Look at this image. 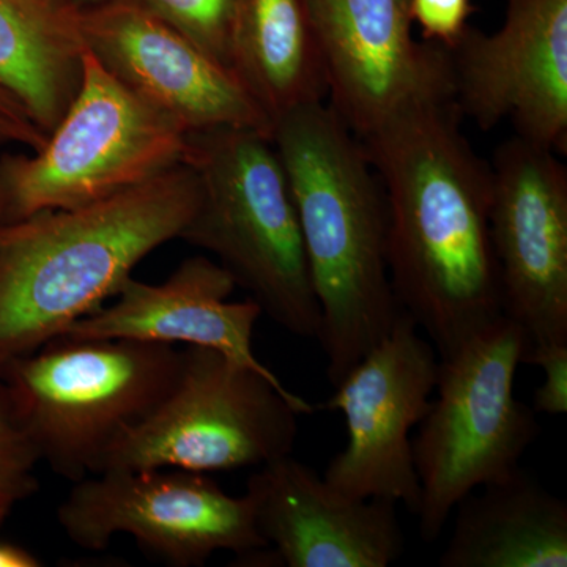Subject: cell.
Listing matches in <instances>:
<instances>
[{
  "label": "cell",
  "instance_id": "6da1fadb",
  "mask_svg": "<svg viewBox=\"0 0 567 567\" xmlns=\"http://www.w3.org/2000/svg\"><path fill=\"white\" fill-rule=\"evenodd\" d=\"M453 93L406 104L361 137L385 194L399 309L439 357L503 317L491 237V164L461 128Z\"/></svg>",
  "mask_w": 567,
  "mask_h": 567
},
{
  "label": "cell",
  "instance_id": "7a4b0ae2",
  "mask_svg": "<svg viewBox=\"0 0 567 567\" xmlns=\"http://www.w3.org/2000/svg\"><path fill=\"white\" fill-rule=\"evenodd\" d=\"M320 322L317 341L338 385L398 319L386 259L385 194L363 144L327 103L275 122Z\"/></svg>",
  "mask_w": 567,
  "mask_h": 567
},
{
  "label": "cell",
  "instance_id": "3957f363",
  "mask_svg": "<svg viewBox=\"0 0 567 567\" xmlns=\"http://www.w3.org/2000/svg\"><path fill=\"white\" fill-rule=\"evenodd\" d=\"M197 203V175L181 164L102 203L0 226V374L103 308L181 238Z\"/></svg>",
  "mask_w": 567,
  "mask_h": 567
},
{
  "label": "cell",
  "instance_id": "277c9868",
  "mask_svg": "<svg viewBox=\"0 0 567 567\" xmlns=\"http://www.w3.org/2000/svg\"><path fill=\"white\" fill-rule=\"evenodd\" d=\"M185 164L199 203L181 240L215 254L275 323L317 339L319 303L292 189L268 134L251 128L189 133Z\"/></svg>",
  "mask_w": 567,
  "mask_h": 567
},
{
  "label": "cell",
  "instance_id": "5b68a950",
  "mask_svg": "<svg viewBox=\"0 0 567 567\" xmlns=\"http://www.w3.org/2000/svg\"><path fill=\"white\" fill-rule=\"evenodd\" d=\"M527 350L522 328L503 316L439 357L436 395L412 440L424 543L442 536L466 495L517 472L539 436L537 413L516 398Z\"/></svg>",
  "mask_w": 567,
  "mask_h": 567
},
{
  "label": "cell",
  "instance_id": "8992f818",
  "mask_svg": "<svg viewBox=\"0 0 567 567\" xmlns=\"http://www.w3.org/2000/svg\"><path fill=\"white\" fill-rule=\"evenodd\" d=\"M182 363L173 344L59 336L0 379L40 461L78 483L122 432L162 404Z\"/></svg>",
  "mask_w": 567,
  "mask_h": 567
},
{
  "label": "cell",
  "instance_id": "52a82bcc",
  "mask_svg": "<svg viewBox=\"0 0 567 567\" xmlns=\"http://www.w3.org/2000/svg\"><path fill=\"white\" fill-rule=\"evenodd\" d=\"M188 136L85 51L80 92L43 147L0 156V226L144 185L185 164Z\"/></svg>",
  "mask_w": 567,
  "mask_h": 567
},
{
  "label": "cell",
  "instance_id": "ba28073f",
  "mask_svg": "<svg viewBox=\"0 0 567 567\" xmlns=\"http://www.w3.org/2000/svg\"><path fill=\"white\" fill-rule=\"evenodd\" d=\"M312 412L315 406L278 377L218 350L186 346L173 391L106 447L92 475L110 470L212 473L260 466L293 453L298 416Z\"/></svg>",
  "mask_w": 567,
  "mask_h": 567
},
{
  "label": "cell",
  "instance_id": "9c48e42d",
  "mask_svg": "<svg viewBox=\"0 0 567 567\" xmlns=\"http://www.w3.org/2000/svg\"><path fill=\"white\" fill-rule=\"evenodd\" d=\"M73 484L58 522L71 543L87 550H104L125 533L167 565L197 567L216 551L244 558L268 547L248 495L226 494L205 473L110 470Z\"/></svg>",
  "mask_w": 567,
  "mask_h": 567
},
{
  "label": "cell",
  "instance_id": "30bf717a",
  "mask_svg": "<svg viewBox=\"0 0 567 567\" xmlns=\"http://www.w3.org/2000/svg\"><path fill=\"white\" fill-rule=\"evenodd\" d=\"M439 377L435 347L412 317L399 312L390 333L334 385L322 409L344 416L347 442L324 483L354 499L420 507L412 431L421 423Z\"/></svg>",
  "mask_w": 567,
  "mask_h": 567
},
{
  "label": "cell",
  "instance_id": "8fae6325",
  "mask_svg": "<svg viewBox=\"0 0 567 567\" xmlns=\"http://www.w3.org/2000/svg\"><path fill=\"white\" fill-rule=\"evenodd\" d=\"M491 173V237L503 315L524 331L527 354L567 344L565 164L558 153L514 136L496 148Z\"/></svg>",
  "mask_w": 567,
  "mask_h": 567
},
{
  "label": "cell",
  "instance_id": "7c38bea8",
  "mask_svg": "<svg viewBox=\"0 0 567 567\" xmlns=\"http://www.w3.org/2000/svg\"><path fill=\"white\" fill-rule=\"evenodd\" d=\"M446 52L462 117L481 132L511 122L516 136L565 155L567 0H507L499 31L468 25Z\"/></svg>",
  "mask_w": 567,
  "mask_h": 567
},
{
  "label": "cell",
  "instance_id": "4fadbf2b",
  "mask_svg": "<svg viewBox=\"0 0 567 567\" xmlns=\"http://www.w3.org/2000/svg\"><path fill=\"white\" fill-rule=\"evenodd\" d=\"M85 51L140 99L188 133L251 128L274 133L233 71L136 0L82 7Z\"/></svg>",
  "mask_w": 567,
  "mask_h": 567
},
{
  "label": "cell",
  "instance_id": "5bb4252c",
  "mask_svg": "<svg viewBox=\"0 0 567 567\" xmlns=\"http://www.w3.org/2000/svg\"><path fill=\"white\" fill-rule=\"evenodd\" d=\"M328 106L361 140L423 96L453 93L440 44L413 37L410 0H308Z\"/></svg>",
  "mask_w": 567,
  "mask_h": 567
},
{
  "label": "cell",
  "instance_id": "9a60e30c",
  "mask_svg": "<svg viewBox=\"0 0 567 567\" xmlns=\"http://www.w3.org/2000/svg\"><path fill=\"white\" fill-rule=\"evenodd\" d=\"M246 495L257 529L286 567H388L405 537L394 503L338 494L315 468L282 456L257 466Z\"/></svg>",
  "mask_w": 567,
  "mask_h": 567
},
{
  "label": "cell",
  "instance_id": "2e32d148",
  "mask_svg": "<svg viewBox=\"0 0 567 567\" xmlns=\"http://www.w3.org/2000/svg\"><path fill=\"white\" fill-rule=\"evenodd\" d=\"M237 289L233 275L207 257H189L166 281L128 279L106 308L71 324L62 336L73 339H133L207 347L230 360L276 375L252 352V334L264 315L248 298L229 301Z\"/></svg>",
  "mask_w": 567,
  "mask_h": 567
},
{
  "label": "cell",
  "instance_id": "e0dca14e",
  "mask_svg": "<svg viewBox=\"0 0 567 567\" xmlns=\"http://www.w3.org/2000/svg\"><path fill=\"white\" fill-rule=\"evenodd\" d=\"M465 496L442 567H566L567 503L535 476L513 475Z\"/></svg>",
  "mask_w": 567,
  "mask_h": 567
},
{
  "label": "cell",
  "instance_id": "ac0fdd59",
  "mask_svg": "<svg viewBox=\"0 0 567 567\" xmlns=\"http://www.w3.org/2000/svg\"><path fill=\"white\" fill-rule=\"evenodd\" d=\"M230 71L274 126L324 103L327 70L308 0H235Z\"/></svg>",
  "mask_w": 567,
  "mask_h": 567
},
{
  "label": "cell",
  "instance_id": "d6986e66",
  "mask_svg": "<svg viewBox=\"0 0 567 567\" xmlns=\"http://www.w3.org/2000/svg\"><path fill=\"white\" fill-rule=\"evenodd\" d=\"M81 10L73 0H0V87L47 136L80 92Z\"/></svg>",
  "mask_w": 567,
  "mask_h": 567
},
{
  "label": "cell",
  "instance_id": "ffe728a7",
  "mask_svg": "<svg viewBox=\"0 0 567 567\" xmlns=\"http://www.w3.org/2000/svg\"><path fill=\"white\" fill-rule=\"evenodd\" d=\"M230 70L235 0H136Z\"/></svg>",
  "mask_w": 567,
  "mask_h": 567
},
{
  "label": "cell",
  "instance_id": "44dd1931",
  "mask_svg": "<svg viewBox=\"0 0 567 567\" xmlns=\"http://www.w3.org/2000/svg\"><path fill=\"white\" fill-rule=\"evenodd\" d=\"M410 18L423 32L425 43L451 48L468 28L475 7L472 0H410Z\"/></svg>",
  "mask_w": 567,
  "mask_h": 567
},
{
  "label": "cell",
  "instance_id": "7402d4cb",
  "mask_svg": "<svg viewBox=\"0 0 567 567\" xmlns=\"http://www.w3.org/2000/svg\"><path fill=\"white\" fill-rule=\"evenodd\" d=\"M525 364L539 365L544 371L543 385L535 391L533 410L544 415L567 413V344L540 347L532 350Z\"/></svg>",
  "mask_w": 567,
  "mask_h": 567
},
{
  "label": "cell",
  "instance_id": "603a6c76",
  "mask_svg": "<svg viewBox=\"0 0 567 567\" xmlns=\"http://www.w3.org/2000/svg\"><path fill=\"white\" fill-rule=\"evenodd\" d=\"M37 462L39 454L22 429L9 388L0 379V466L33 473Z\"/></svg>",
  "mask_w": 567,
  "mask_h": 567
},
{
  "label": "cell",
  "instance_id": "cb8c5ba5",
  "mask_svg": "<svg viewBox=\"0 0 567 567\" xmlns=\"http://www.w3.org/2000/svg\"><path fill=\"white\" fill-rule=\"evenodd\" d=\"M47 140V134L32 123L14 121V118L0 114V145L14 142V144L25 145L29 151L33 152L43 147Z\"/></svg>",
  "mask_w": 567,
  "mask_h": 567
},
{
  "label": "cell",
  "instance_id": "d4e9b609",
  "mask_svg": "<svg viewBox=\"0 0 567 567\" xmlns=\"http://www.w3.org/2000/svg\"><path fill=\"white\" fill-rule=\"evenodd\" d=\"M37 491H39V481L33 473L0 466V499L14 505L21 499L31 498Z\"/></svg>",
  "mask_w": 567,
  "mask_h": 567
},
{
  "label": "cell",
  "instance_id": "484cf974",
  "mask_svg": "<svg viewBox=\"0 0 567 567\" xmlns=\"http://www.w3.org/2000/svg\"><path fill=\"white\" fill-rule=\"evenodd\" d=\"M39 558L31 551L9 543H0V567H40Z\"/></svg>",
  "mask_w": 567,
  "mask_h": 567
},
{
  "label": "cell",
  "instance_id": "4316f807",
  "mask_svg": "<svg viewBox=\"0 0 567 567\" xmlns=\"http://www.w3.org/2000/svg\"><path fill=\"white\" fill-rule=\"evenodd\" d=\"M0 114L14 118V121L32 123L22 104L2 87H0Z\"/></svg>",
  "mask_w": 567,
  "mask_h": 567
},
{
  "label": "cell",
  "instance_id": "83f0119b",
  "mask_svg": "<svg viewBox=\"0 0 567 567\" xmlns=\"http://www.w3.org/2000/svg\"><path fill=\"white\" fill-rule=\"evenodd\" d=\"M11 507H13V503L6 502V499H0V527H2L7 516H9Z\"/></svg>",
  "mask_w": 567,
  "mask_h": 567
},
{
  "label": "cell",
  "instance_id": "f1b7e54d",
  "mask_svg": "<svg viewBox=\"0 0 567 567\" xmlns=\"http://www.w3.org/2000/svg\"><path fill=\"white\" fill-rule=\"evenodd\" d=\"M80 7H92L99 6V3L107 2V0H73Z\"/></svg>",
  "mask_w": 567,
  "mask_h": 567
}]
</instances>
